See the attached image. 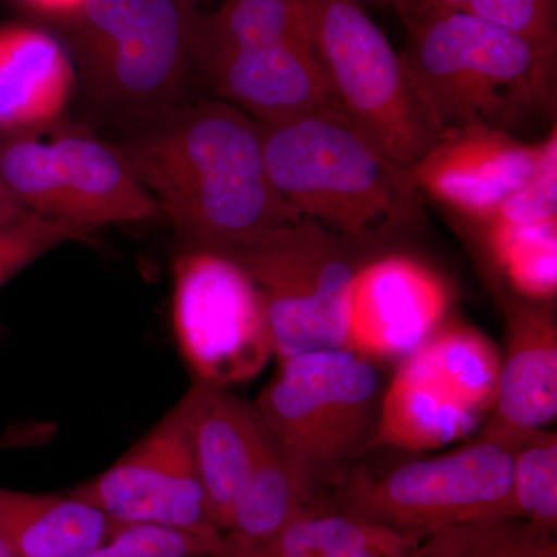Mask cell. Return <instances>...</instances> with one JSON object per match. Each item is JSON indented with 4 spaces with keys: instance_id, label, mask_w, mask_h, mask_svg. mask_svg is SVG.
Segmentation results:
<instances>
[{
    "instance_id": "6da1fadb",
    "label": "cell",
    "mask_w": 557,
    "mask_h": 557,
    "mask_svg": "<svg viewBox=\"0 0 557 557\" xmlns=\"http://www.w3.org/2000/svg\"><path fill=\"white\" fill-rule=\"evenodd\" d=\"M109 143L186 248L214 249L300 222L271 185L258 120L230 102H182Z\"/></svg>"
},
{
    "instance_id": "7a4b0ae2",
    "label": "cell",
    "mask_w": 557,
    "mask_h": 557,
    "mask_svg": "<svg viewBox=\"0 0 557 557\" xmlns=\"http://www.w3.org/2000/svg\"><path fill=\"white\" fill-rule=\"evenodd\" d=\"M405 24L403 60L442 134H512L555 115L557 44L461 11L410 14Z\"/></svg>"
},
{
    "instance_id": "3957f363",
    "label": "cell",
    "mask_w": 557,
    "mask_h": 557,
    "mask_svg": "<svg viewBox=\"0 0 557 557\" xmlns=\"http://www.w3.org/2000/svg\"><path fill=\"white\" fill-rule=\"evenodd\" d=\"M259 124L271 185L300 220L357 240L417 222L420 193L410 171L338 110Z\"/></svg>"
},
{
    "instance_id": "277c9868",
    "label": "cell",
    "mask_w": 557,
    "mask_h": 557,
    "mask_svg": "<svg viewBox=\"0 0 557 557\" xmlns=\"http://www.w3.org/2000/svg\"><path fill=\"white\" fill-rule=\"evenodd\" d=\"M379 369L346 348L278 362L255 409L292 478L313 504L372 448L379 426Z\"/></svg>"
},
{
    "instance_id": "5b68a950",
    "label": "cell",
    "mask_w": 557,
    "mask_h": 557,
    "mask_svg": "<svg viewBox=\"0 0 557 557\" xmlns=\"http://www.w3.org/2000/svg\"><path fill=\"white\" fill-rule=\"evenodd\" d=\"M194 14L177 0H83L65 20L91 101L135 123L185 102Z\"/></svg>"
},
{
    "instance_id": "8992f818",
    "label": "cell",
    "mask_w": 557,
    "mask_h": 557,
    "mask_svg": "<svg viewBox=\"0 0 557 557\" xmlns=\"http://www.w3.org/2000/svg\"><path fill=\"white\" fill-rule=\"evenodd\" d=\"M310 32L335 109L387 160L412 170L443 134L401 54L359 0H310Z\"/></svg>"
},
{
    "instance_id": "52a82bcc",
    "label": "cell",
    "mask_w": 557,
    "mask_h": 557,
    "mask_svg": "<svg viewBox=\"0 0 557 557\" xmlns=\"http://www.w3.org/2000/svg\"><path fill=\"white\" fill-rule=\"evenodd\" d=\"M258 289L278 362L346 347L354 262L338 236L310 220L285 223L212 249Z\"/></svg>"
},
{
    "instance_id": "ba28073f",
    "label": "cell",
    "mask_w": 557,
    "mask_h": 557,
    "mask_svg": "<svg viewBox=\"0 0 557 557\" xmlns=\"http://www.w3.org/2000/svg\"><path fill=\"white\" fill-rule=\"evenodd\" d=\"M522 443L480 434L386 474L358 472L338 486V508L423 539L446 528L516 518L512 465Z\"/></svg>"
},
{
    "instance_id": "9c48e42d",
    "label": "cell",
    "mask_w": 557,
    "mask_h": 557,
    "mask_svg": "<svg viewBox=\"0 0 557 557\" xmlns=\"http://www.w3.org/2000/svg\"><path fill=\"white\" fill-rule=\"evenodd\" d=\"M0 168L25 211L87 234L161 214L112 146L78 129L57 132L49 141L3 135Z\"/></svg>"
},
{
    "instance_id": "30bf717a",
    "label": "cell",
    "mask_w": 557,
    "mask_h": 557,
    "mask_svg": "<svg viewBox=\"0 0 557 557\" xmlns=\"http://www.w3.org/2000/svg\"><path fill=\"white\" fill-rule=\"evenodd\" d=\"M172 321L199 383L230 388L255 380L274 357L258 289L233 260L186 248L172 267Z\"/></svg>"
},
{
    "instance_id": "8fae6325",
    "label": "cell",
    "mask_w": 557,
    "mask_h": 557,
    "mask_svg": "<svg viewBox=\"0 0 557 557\" xmlns=\"http://www.w3.org/2000/svg\"><path fill=\"white\" fill-rule=\"evenodd\" d=\"M69 494L126 525H156L223 536L190 454L177 406L120 460Z\"/></svg>"
},
{
    "instance_id": "7c38bea8",
    "label": "cell",
    "mask_w": 557,
    "mask_h": 557,
    "mask_svg": "<svg viewBox=\"0 0 557 557\" xmlns=\"http://www.w3.org/2000/svg\"><path fill=\"white\" fill-rule=\"evenodd\" d=\"M446 282L408 256H388L362 267L351 281L346 350L370 361L405 359L445 322Z\"/></svg>"
},
{
    "instance_id": "4fadbf2b",
    "label": "cell",
    "mask_w": 557,
    "mask_h": 557,
    "mask_svg": "<svg viewBox=\"0 0 557 557\" xmlns=\"http://www.w3.org/2000/svg\"><path fill=\"white\" fill-rule=\"evenodd\" d=\"M541 143L508 132H446L410 170L420 196L445 205L468 222L490 215L536 174Z\"/></svg>"
},
{
    "instance_id": "5bb4252c",
    "label": "cell",
    "mask_w": 557,
    "mask_h": 557,
    "mask_svg": "<svg viewBox=\"0 0 557 557\" xmlns=\"http://www.w3.org/2000/svg\"><path fill=\"white\" fill-rule=\"evenodd\" d=\"M505 314L496 401L482 434L522 443L557 417V322L552 302L497 292Z\"/></svg>"
},
{
    "instance_id": "9a60e30c",
    "label": "cell",
    "mask_w": 557,
    "mask_h": 557,
    "mask_svg": "<svg viewBox=\"0 0 557 557\" xmlns=\"http://www.w3.org/2000/svg\"><path fill=\"white\" fill-rule=\"evenodd\" d=\"M223 101L260 123L335 109L313 47H239L194 60Z\"/></svg>"
},
{
    "instance_id": "2e32d148",
    "label": "cell",
    "mask_w": 557,
    "mask_h": 557,
    "mask_svg": "<svg viewBox=\"0 0 557 557\" xmlns=\"http://www.w3.org/2000/svg\"><path fill=\"white\" fill-rule=\"evenodd\" d=\"M177 409L209 511L223 534L269 435L255 406L230 394L228 388L196 381L180 399Z\"/></svg>"
},
{
    "instance_id": "e0dca14e",
    "label": "cell",
    "mask_w": 557,
    "mask_h": 557,
    "mask_svg": "<svg viewBox=\"0 0 557 557\" xmlns=\"http://www.w3.org/2000/svg\"><path fill=\"white\" fill-rule=\"evenodd\" d=\"M75 72L67 53L47 33L0 28V132L36 135L67 109Z\"/></svg>"
},
{
    "instance_id": "ac0fdd59",
    "label": "cell",
    "mask_w": 557,
    "mask_h": 557,
    "mask_svg": "<svg viewBox=\"0 0 557 557\" xmlns=\"http://www.w3.org/2000/svg\"><path fill=\"white\" fill-rule=\"evenodd\" d=\"M120 528L101 509L72 494L49 496L0 487V539L17 557H83Z\"/></svg>"
},
{
    "instance_id": "d6986e66",
    "label": "cell",
    "mask_w": 557,
    "mask_h": 557,
    "mask_svg": "<svg viewBox=\"0 0 557 557\" xmlns=\"http://www.w3.org/2000/svg\"><path fill=\"white\" fill-rule=\"evenodd\" d=\"M420 542L325 504L300 512L267 541L240 547L220 544L211 557H410Z\"/></svg>"
},
{
    "instance_id": "ffe728a7",
    "label": "cell",
    "mask_w": 557,
    "mask_h": 557,
    "mask_svg": "<svg viewBox=\"0 0 557 557\" xmlns=\"http://www.w3.org/2000/svg\"><path fill=\"white\" fill-rule=\"evenodd\" d=\"M482 423L401 359L381 397L372 448L429 453L467 440Z\"/></svg>"
},
{
    "instance_id": "44dd1931",
    "label": "cell",
    "mask_w": 557,
    "mask_h": 557,
    "mask_svg": "<svg viewBox=\"0 0 557 557\" xmlns=\"http://www.w3.org/2000/svg\"><path fill=\"white\" fill-rule=\"evenodd\" d=\"M500 350L478 329L443 322L416 351L406 357L461 406L486 421L496 401Z\"/></svg>"
},
{
    "instance_id": "7402d4cb",
    "label": "cell",
    "mask_w": 557,
    "mask_h": 557,
    "mask_svg": "<svg viewBox=\"0 0 557 557\" xmlns=\"http://www.w3.org/2000/svg\"><path fill=\"white\" fill-rule=\"evenodd\" d=\"M313 47L310 0H225L215 13L194 14L193 54L239 47Z\"/></svg>"
},
{
    "instance_id": "603a6c76",
    "label": "cell",
    "mask_w": 557,
    "mask_h": 557,
    "mask_svg": "<svg viewBox=\"0 0 557 557\" xmlns=\"http://www.w3.org/2000/svg\"><path fill=\"white\" fill-rule=\"evenodd\" d=\"M498 292L552 302L557 292V220L530 225L474 223Z\"/></svg>"
},
{
    "instance_id": "cb8c5ba5",
    "label": "cell",
    "mask_w": 557,
    "mask_h": 557,
    "mask_svg": "<svg viewBox=\"0 0 557 557\" xmlns=\"http://www.w3.org/2000/svg\"><path fill=\"white\" fill-rule=\"evenodd\" d=\"M313 507L319 505L304 494L269 440L234 504L222 545L240 547L267 541Z\"/></svg>"
},
{
    "instance_id": "d4e9b609",
    "label": "cell",
    "mask_w": 557,
    "mask_h": 557,
    "mask_svg": "<svg viewBox=\"0 0 557 557\" xmlns=\"http://www.w3.org/2000/svg\"><path fill=\"white\" fill-rule=\"evenodd\" d=\"M410 557H557L556 533L520 518L485 520L429 534Z\"/></svg>"
},
{
    "instance_id": "484cf974",
    "label": "cell",
    "mask_w": 557,
    "mask_h": 557,
    "mask_svg": "<svg viewBox=\"0 0 557 557\" xmlns=\"http://www.w3.org/2000/svg\"><path fill=\"white\" fill-rule=\"evenodd\" d=\"M512 498L516 518L556 533L557 435L537 431L516 450L512 465Z\"/></svg>"
},
{
    "instance_id": "4316f807",
    "label": "cell",
    "mask_w": 557,
    "mask_h": 557,
    "mask_svg": "<svg viewBox=\"0 0 557 557\" xmlns=\"http://www.w3.org/2000/svg\"><path fill=\"white\" fill-rule=\"evenodd\" d=\"M428 11H461L528 38L557 44L556 0H410L403 21Z\"/></svg>"
},
{
    "instance_id": "83f0119b",
    "label": "cell",
    "mask_w": 557,
    "mask_h": 557,
    "mask_svg": "<svg viewBox=\"0 0 557 557\" xmlns=\"http://www.w3.org/2000/svg\"><path fill=\"white\" fill-rule=\"evenodd\" d=\"M90 234L57 220L27 214L0 225V289L11 278L67 242L87 240Z\"/></svg>"
},
{
    "instance_id": "f1b7e54d",
    "label": "cell",
    "mask_w": 557,
    "mask_h": 557,
    "mask_svg": "<svg viewBox=\"0 0 557 557\" xmlns=\"http://www.w3.org/2000/svg\"><path fill=\"white\" fill-rule=\"evenodd\" d=\"M222 537L175 528L126 525L83 557H211Z\"/></svg>"
},
{
    "instance_id": "f546056e",
    "label": "cell",
    "mask_w": 557,
    "mask_h": 557,
    "mask_svg": "<svg viewBox=\"0 0 557 557\" xmlns=\"http://www.w3.org/2000/svg\"><path fill=\"white\" fill-rule=\"evenodd\" d=\"M557 220V135L556 127L541 141L536 174L525 186L502 201L486 218L471 223L530 225Z\"/></svg>"
},
{
    "instance_id": "4dcf8cb0",
    "label": "cell",
    "mask_w": 557,
    "mask_h": 557,
    "mask_svg": "<svg viewBox=\"0 0 557 557\" xmlns=\"http://www.w3.org/2000/svg\"><path fill=\"white\" fill-rule=\"evenodd\" d=\"M32 9L40 11V13L58 14L65 17L72 13L83 0H22Z\"/></svg>"
},
{
    "instance_id": "1f68e13d",
    "label": "cell",
    "mask_w": 557,
    "mask_h": 557,
    "mask_svg": "<svg viewBox=\"0 0 557 557\" xmlns=\"http://www.w3.org/2000/svg\"><path fill=\"white\" fill-rule=\"evenodd\" d=\"M361 2V0H359ZM370 3H375V5L380 7H388V9H394L398 11L399 16L405 17L406 13H408L410 7V0H368Z\"/></svg>"
},
{
    "instance_id": "d6a6232c",
    "label": "cell",
    "mask_w": 557,
    "mask_h": 557,
    "mask_svg": "<svg viewBox=\"0 0 557 557\" xmlns=\"http://www.w3.org/2000/svg\"><path fill=\"white\" fill-rule=\"evenodd\" d=\"M0 557H17L3 539H0Z\"/></svg>"
},
{
    "instance_id": "836d02e7",
    "label": "cell",
    "mask_w": 557,
    "mask_h": 557,
    "mask_svg": "<svg viewBox=\"0 0 557 557\" xmlns=\"http://www.w3.org/2000/svg\"><path fill=\"white\" fill-rule=\"evenodd\" d=\"M177 2L182 3V5L188 7V9H194V7L201 2V0H177Z\"/></svg>"
}]
</instances>
